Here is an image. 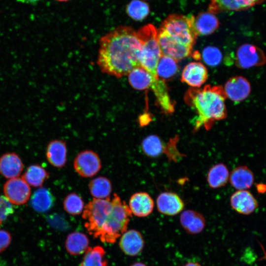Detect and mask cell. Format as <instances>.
<instances>
[{
    "label": "cell",
    "instance_id": "6da1fadb",
    "mask_svg": "<svg viewBox=\"0 0 266 266\" xmlns=\"http://www.w3.org/2000/svg\"><path fill=\"white\" fill-rule=\"evenodd\" d=\"M99 45L97 63L103 73L120 78L141 66L142 45L132 27H116L100 38Z\"/></svg>",
    "mask_w": 266,
    "mask_h": 266
},
{
    "label": "cell",
    "instance_id": "7a4b0ae2",
    "mask_svg": "<svg viewBox=\"0 0 266 266\" xmlns=\"http://www.w3.org/2000/svg\"><path fill=\"white\" fill-rule=\"evenodd\" d=\"M224 88L220 86L207 85L202 89L191 88L185 93L186 103L196 113L194 132L203 127L206 130L212 128L215 122L227 117Z\"/></svg>",
    "mask_w": 266,
    "mask_h": 266
},
{
    "label": "cell",
    "instance_id": "3957f363",
    "mask_svg": "<svg viewBox=\"0 0 266 266\" xmlns=\"http://www.w3.org/2000/svg\"><path fill=\"white\" fill-rule=\"evenodd\" d=\"M111 200V211L98 237L102 242L109 243L115 242L127 231L132 216L129 205L117 194H114Z\"/></svg>",
    "mask_w": 266,
    "mask_h": 266
},
{
    "label": "cell",
    "instance_id": "277c9868",
    "mask_svg": "<svg viewBox=\"0 0 266 266\" xmlns=\"http://www.w3.org/2000/svg\"><path fill=\"white\" fill-rule=\"evenodd\" d=\"M136 32L142 45L139 58L140 65L158 78L156 67L162 55L158 42V30L149 24L142 27Z\"/></svg>",
    "mask_w": 266,
    "mask_h": 266
},
{
    "label": "cell",
    "instance_id": "5b68a950",
    "mask_svg": "<svg viewBox=\"0 0 266 266\" xmlns=\"http://www.w3.org/2000/svg\"><path fill=\"white\" fill-rule=\"evenodd\" d=\"M194 18L193 15L171 14L162 23L159 29L175 41L193 47L198 36L194 27Z\"/></svg>",
    "mask_w": 266,
    "mask_h": 266
},
{
    "label": "cell",
    "instance_id": "8992f818",
    "mask_svg": "<svg viewBox=\"0 0 266 266\" xmlns=\"http://www.w3.org/2000/svg\"><path fill=\"white\" fill-rule=\"evenodd\" d=\"M112 208L111 199L94 198L84 207L82 218L84 226L89 234L98 238L100 231Z\"/></svg>",
    "mask_w": 266,
    "mask_h": 266
},
{
    "label": "cell",
    "instance_id": "52a82bcc",
    "mask_svg": "<svg viewBox=\"0 0 266 266\" xmlns=\"http://www.w3.org/2000/svg\"><path fill=\"white\" fill-rule=\"evenodd\" d=\"M73 166L81 177H91L100 170L101 163L97 153L91 150H85L77 155L74 160Z\"/></svg>",
    "mask_w": 266,
    "mask_h": 266
},
{
    "label": "cell",
    "instance_id": "ba28073f",
    "mask_svg": "<svg viewBox=\"0 0 266 266\" xmlns=\"http://www.w3.org/2000/svg\"><path fill=\"white\" fill-rule=\"evenodd\" d=\"M235 62L237 66L246 69L264 65L266 58L264 53L259 47L246 43L237 49Z\"/></svg>",
    "mask_w": 266,
    "mask_h": 266
},
{
    "label": "cell",
    "instance_id": "9c48e42d",
    "mask_svg": "<svg viewBox=\"0 0 266 266\" xmlns=\"http://www.w3.org/2000/svg\"><path fill=\"white\" fill-rule=\"evenodd\" d=\"M158 39L162 55L169 56L177 61L192 55L193 47L175 41L159 29L158 30Z\"/></svg>",
    "mask_w": 266,
    "mask_h": 266
},
{
    "label": "cell",
    "instance_id": "30bf717a",
    "mask_svg": "<svg viewBox=\"0 0 266 266\" xmlns=\"http://www.w3.org/2000/svg\"><path fill=\"white\" fill-rule=\"evenodd\" d=\"M5 197L11 203L16 205L25 204L31 196L30 185L22 177L9 179L4 184Z\"/></svg>",
    "mask_w": 266,
    "mask_h": 266
},
{
    "label": "cell",
    "instance_id": "8fae6325",
    "mask_svg": "<svg viewBox=\"0 0 266 266\" xmlns=\"http://www.w3.org/2000/svg\"><path fill=\"white\" fill-rule=\"evenodd\" d=\"M227 97L234 102L245 100L251 92V86L248 80L242 76L230 78L224 88Z\"/></svg>",
    "mask_w": 266,
    "mask_h": 266
},
{
    "label": "cell",
    "instance_id": "7c38bea8",
    "mask_svg": "<svg viewBox=\"0 0 266 266\" xmlns=\"http://www.w3.org/2000/svg\"><path fill=\"white\" fill-rule=\"evenodd\" d=\"M232 207L243 215L253 213L258 207V202L254 195L247 190H237L230 200Z\"/></svg>",
    "mask_w": 266,
    "mask_h": 266
},
{
    "label": "cell",
    "instance_id": "4fadbf2b",
    "mask_svg": "<svg viewBox=\"0 0 266 266\" xmlns=\"http://www.w3.org/2000/svg\"><path fill=\"white\" fill-rule=\"evenodd\" d=\"M156 205L159 212L168 216L179 213L184 207V203L181 198L172 192L160 193L157 198Z\"/></svg>",
    "mask_w": 266,
    "mask_h": 266
},
{
    "label": "cell",
    "instance_id": "5bb4252c",
    "mask_svg": "<svg viewBox=\"0 0 266 266\" xmlns=\"http://www.w3.org/2000/svg\"><path fill=\"white\" fill-rule=\"evenodd\" d=\"M207 78V70L206 67L200 62H192L187 64L181 74L182 82L194 88L200 87Z\"/></svg>",
    "mask_w": 266,
    "mask_h": 266
},
{
    "label": "cell",
    "instance_id": "9a60e30c",
    "mask_svg": "<svg viewBox=\"0 0 266 266\" xmlns=\"http://www.w3.org/2000/svg\"><path fill=\"white\" fill-rule=\"evenodd\" d=\"M264 0H210L208 11L216 14L227 11L245 10Z\"/></svg>",
    "mask_w": 266,
    "mask_h": 266
},
{
    "label": "cell",
    "instance_id": "2e32d148",
    "mask_svg": "<svg viewBox=\"0 0 266 266\" xmlns=\"http://www.w3.org/2000/svg\"><path fill=\"white\" fill-rule=\"evenodd\" d=\"M119 246L126 255L134 256L143 250L144 241L141 233L135 230L126 231L121 236Z\"/></svg>",
    "mask_w": 266,
    "mask_h": 266
},
{
    "label": "cell",
    "instance_id": "e0dca14e",
    "mask_svg": "<svg viewBox=\"0 0 266 266\" xmlns=\"http://www.w3.org/2000/svg\"><path fill=\"white\" fill-rule=\"evenodd\" d=\"M129 206L132 214L144 217L150 215L154 207V202L146 192H140L133 194L130 198Z\"/></svg>",
    "mask_w": 266,
    "mask_h": 266
},
{
    "label": "cell",
    "instance_id": "ac0fdd59",
    "mask_svg": "<svg viewBox=\"0 0 266 266\" xmlns=\"http://www.w3.org/2000/svg\"><path fill=\"white\" fill-rule=\"evenodd\" d=\"M153 92L158 104L163 112L171 114L174 111V104L169 96L165 81L155 77L150 88Z\"/></svg>",
    "mask_w": 266,
    "mask_h": 266
},
{
    "label": "cell",
    "instance_id": "d6986e66",
    "mask_svg": "<svg viewBox=\"0 0 266 266\" xmlns=\"http://www.w3.org/2000/svg\"><path fill=\"white\" fill-rule=\"evenodd\" d=\"M46 155L49 163L54 167L62 168L66 163L67 148L63 140L55 139L48 144Z\"/></svg>",
    "mask_w": 266,
    "mask_h": 266
},
{
    "label": "cell",
    "instance_id": "ffe728a7",
    "mask_svg": "<svg viewBox=\"0 0 266 266\" xmlns=\"http://www.w3.org/2000/svg\"><path fill=\"white\" fill-rule=\"evenodd\" d=\"M23 169V163L16 154L8 153L0 157V173L5 178L18 177Z\"/></svg>",
    "mask_w": 266,
    "mask_h": 266
},
{
    "label": "cell",
    "instance_id": "44dd1931",
    "mask_svg": "<svg viewBox=\"0 0 266 266\" xmlns=\"http://www.w3.org/2000/svg\"><path fill=\"white\" fill-rule=\"evenodd\" d=\"M254 179L253 172L246 166H240L234 168L229 177L231 185L237 190L250 188L254 183Z\"/></svg>",
    "mask_w": 266,
    "mask_h": 266
},
{
    "label": "cell",
    "instance_id": "7402d4cb",
    "mask_svg": "<svg viewBox=\"0 0 266 266\" xmlns=\"http://www.w3.org/2000/svg\"><path fill=\"white\" fill-rule=\"evenodd\" d=\"M180 223L184 230L190 234L200 233L205 226V218L203 215L190 209L182 212L180 216Z\"/></svg>",
    "mask_w": 266,
    "mask_h": 266
},
{
    "label": "cell",
    "instance_id": "603a6c76",
    "mask_svg": "<svg viewBox=\"0 0 266 266\" xmlns=\"http://www.w3.org/2000/svg\"><path fill=\"white\" fill-rule=\"evenodd\" d=\"M219 22L214 15L209 11L199 14L194 18V27L197 35H206L214 33Z\"/></svg>",
    "mask_w": 266,
    "mask_h": 266
},
{
    "label": "cell",
    "instance_id": "cb8c5ba5",
    "mask_svg": "<svg viewBox=\"0 0 266 266\" xmlns=\"http://www.w3.org/2000/svg\"><path fill=\"white\" fill-rule=\"evenodd\" d=\"M89 240L87 236L79 232H74L66 237L65 247L67 252L72 255L84 254L88 249Z\"/></svg>",
    "mask_w": 266,
    "mask_h": 266
},
{
    "label": "cell",
    "instance_id": "d4e9b609",
    "mask_svg": "<svg viewBox=\"0 0 266 266\" xmlns=\"http://www.w3.org/2000/svg\"><path fill=\"white\" fill-rule=\"evenodd\" d=\"M230 173L227 166L223 163L214 165L209 169L206 180L209 186L218 189L226 185L229 180Z\"/></svg>",
    "mask_w": 266,
    "mask_h": 266
},
{
    "label": "cell",
    "instance_id": "484cf974",
    "mask_svg": "<svg viewBox=\"0 0 266 266\" xmlns=\"http://www.w3.org/2000/svg\"><path fill=\"white\" fill-rule=\"evenodd\" d=\"M128 76L131 86L138 90L150 88L155 77L141 66L133 69Z\"/></svg>",
    "mask_w": 266,
    "mask_h": 266
},
{
    "label": "cell",
    "instance_id": "4316f807",
    "mask_svg": "<svg viewBox=\"0 0 266 266\" xmlns=\"http://www.w3.org/2000/svg\"><path fill=\"white\" fill-rule=\"evenodd\" d=\"M55 203V198L47 189L40 188L32 196L31 205L33 208L39 212L49 210Z\"/></svg>",
    "mask_w": 266,
    "mask_h": 266
},
{
    "label": "cell",
    "instance_id": "83f0119b",
    "mask_svg": "<svg viewBox=\"0 0 266 266\" xmlns=\"http://www.w3.org/2000/svg\"><path fill=\"white\" fill-rule=\"evenodd\" d=\"M178 66L175 59L162 55L158 61L156 67L157 77L164 81L172 78L177 72Z\"/></svg>",
    "mask_w": 266,
    "mask_h": 266
},
{
    "label": "cell",
    "instance_id": "f1b7e54d",
    "mask_svg": "<svg viewBox=\"0 0 266 266\" xmlns=\"http://www.w3.org/2000/svg\"><path fill=\"white\" fill-rule=\"evenodd\" d=\"M49 176V173L38 165L29 166L21 177L27 183L34 187H41Z\"/></svg>",
    "mask_w": 266,
    "mask_h": 266
},
{
    "label": "cell",
    "instance_id": "f546056e",
    "mask_svg": "<svg viewBox=\"0 0 266 266\" xmlns=\"http://www.w3.org/2000/svg\"><path fill=\"white\" fill-rule=\"evenodd\" d=\"M91 195L95 199H103L109 197L112 191L111 181L107 177L99 176L92 179L89 184Z\"/></svg>",
    "mask_w": 266,
    "mask_h": 266
},
{
    "label": "cell",
    "instance_id": "4dcf8cb0",
    "mask_svg": "<svg viewBox=\"0 0 266 266\" xmlns=\"http://www.w3.org/2000/svg\"><path fill=\"white\" fill-rule=\"evenodd\" d=\"M105 255V250L101 246L89 247L79 266H107Z\"/></svg>",
    "mask_w": 266,
    "mask_h": 266
},
{
    "label": "cell",
    "instance_id": "1f68e13d",
    "mask_svg": "<svg viewBox=\"0 0 266 266\" xmlns=\"http://www.w3.org/2000/svg\"><path fill=\"white\" fill-rule=\"evenodd\" d=\"M166 145L161 139L155 134L145 137L142 141L141 148L147 156L155 158L165 153Z\"/></svg>",
    "mask_w": 266,
    "mask_h": 266
},
{
    "label": "cell",
    "instance_id": "d6a6232c",
    "mask_svg": "<svg viewBox=\"0 0 266 266\" xmlns=\"http://www.w3.org/2000/svg\"><path fill=\"white\" fill-rule=\"evenodd\" d=\"M127 15L135 21H141L148 15L150 8L148 4L141 0H132L126 6Z\"/></svg>",
    "mask_w": 266,
    "mask_h": 266
},
{
    "label": "cell",
    "instance_id": "836d02e7",
    "mask_svg": "<svg viewBox=\"0 0 266 266\" xmlns=\"http://www.w3.org/2000/svg\"><path fill=\"white\" fill-rule=\"evenodd\" d=\"M65 211L72 215L81 213L84 209V202L81 197L75 193L68 194L63 201Z\"/></svg>",
    "mask_w": 266,
    "mask_h": 266
},
{
    "label": "cell",
    "instance_id": "e575fe53",
    "mask_svg": "<svg viewBox=\"0 0 266 266\" xmlns=\"http://www.w3.org/2000/svg\"><path fill=\"white\" fill-rule=\"evenodd\" d=\"M202 58L208 66H214L221 63L222 54L220 50L214 46H207L202 52Z\"/></svg>",
    "mask_w": 266,
    "mask_h": 266
},
{
    "label": "cell",
    "instance_id": "d590c367",
    "mask_svg": "<svg viewBox=\"0 0 266 266\" xmlns=\"http://www.w3.org/2000/svg\"><path fill=\"white\" fill-rule=\"evenodd\" d=\"M178 141V136H175L170 139L168 142L166 144L165 153L170 160L177 162L182 157L181 154L177 148V143Z\"/></svg>",
    "mask_w": 266,
    "mask_h": 266
},
{
    "label": "cell",
    "instance_id": "8d00e7d4",
    "mask_svg": "<svg viewBox=\"0 0 266 266\" xmlns=\"http://www.w3.org/2000/svg\"><path fill=\"white\" fill-rule=\"evenodd\" d=\"M13 212V208L11 203L5 197L0 195V226Z\"/></svg>",
    "mask_w": 266,
    "mask_h": 266
},
{
    "label": "cell",
    "instance_id": "74e56055",
    "mask_svg": "<svg viewBox=\"0 0 266 266\" xmlns=\"http://www.w3.org/2000/svg\"><path fill=\"white\" fill-rule=\"evenodd\" d=\"M11 236L5 230H0V253L5 250L10 243Z\"/></svg>",
    "mask_w": 266,
    "mask_h": 266
},
{
    "label": "cell",
    "instance_id": "f35d334b",
    "mask_svg": "<svg viewBox=\"0 0 266 266\" xmlns=\"http://www.w3.org/2000/svg\"><path fill=\"white\" fill-rule=\"evenodd\" d=\"M138 120L140 126L143 127L148 125L150 122L151 118L149 114H144L139 117Z\"/></svg>",
    "mask_w": 266,
    "mask_h": 266
},
{
    "label": "cell",
    "instance_id": "ab89813d",
    "mask_svg": "<svg viewBox=\"0 0 266 266\" xmlns=\"http://www.w3.org/2000/svg\"><path fill=\"white\" fill-rule=\"evenodd\" d=\"M40 0H16L17 2L22 3L29 4H36Z\"/></svg>",
    "mask_w": 266,
    "mask_h": 266
},
{
    "label": "cell",
    "instance_id": "60d3db41",
    "mask_svg": "<svg viewBox=\"0 0 266 266\" xmlns=\"http://www.w3.org/2000/svg\"><path fill=\"white\" fill-rule=\"evenodd\" d=\"M257 189L259 193H264L266 191V185L262 183L258 184Z\"/></svg>",
    "mask_w": 266,
    "mask_h": 266
},
{
    "label": "cell",
    "instance_id": "b9f144b4",
    "mask_svg": "<svg viewBox=\"0 0 266 266\" xmlns=\"http://www.w3.org/2000/svg\"><path fill=\"white\" fill-rule=\"evenodd\" d=\"M183 266H201L198 263L189 262Z\"/></svg>",
    "mask_w": 266,
    "mask_h": 266
},
{
    "label": "cell",
    "instance_id": "7bdbcfd3",
    "mask_svg": "<svg viewBox=\"0 0 266 266\" xmlns=\"http://www.w3.org/2000/svg\"><path fill=\"white\" fill-rule=\"evenodd\" d=\"M131 266H146L143 263H142L140 262H137V263H134Z\"/></svg>",
    "mask_w": 266,
    "mask_h": 266
},
{
    "label": "cell",
    "instance_id": "ee69618b",
    "mask_svg": "<svg viewBox=\"0 0 266 266\" xmlns=\"http://www.w3.org/2000/svg\"><path fill=\"white\" fill-rule=\"evenodd\" d=\"M56 0L60 1V2H66L70 0Z\"/></svg>",
    "mask_w": 266,
    "mask_h": 266
}]
</instances>
